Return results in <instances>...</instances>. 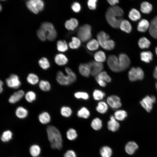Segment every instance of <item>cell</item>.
I'll list each match as a JSON object with an SVG mask.
<instances>
[{"label":"cell","mask_w":157,"mask_h":157,"mask_svg":"<svg viewBox=\"0 0 157 157\" xmlns=\"http://www.w3.org/2000/svg\"><path fill=\"white\" fill-rule=\"evenodd\" d=\"M96 109L97 111L100 113H105L108 109V104L105 101H100L98 103Z\"/></svg>","instance_id":"cell-27"},{"label":"cell","mask_w":157,"mask_h":157,"mask_svg":"<svg viewBox=\"0 0 157 157\" xmlns=\"http://www.w3.org/2000/svg\"><path fill=\"white\" fill-rule=\"evenodd\" d=\"M118 58L121 72L128 68L131 64V61L127 55L123 53H120L119 55Z\"/></svg>","instance_id":"cell-11"},{"label":"cell","mask_w":157,"mask_h":157,"mask_svg":"<svg viewBox=\"0 0 157 157\" xmlns=\"http://www.w3.org/2000/svg\"><path fill=\"white\" fill-rule=\"evenodd\" d=\"M153 54L150 51H143L140 53L142 61L146 63H149L153 58Z\"/></svg>","instance_id":"cell-23"},{"label":"cell","mask_w":157,"mask_h":157,"mask_svg":"<svg viewBox=\"0 0 157 157\" xmlns=\"http://www.w3.org/2000/svg\"><path fill=\"white\" fill-rule=\"evenodd\" d=\"M29 151L32 156L33 157H37L40 154L41 149L38 145L33 144L30 147Z\"/></svg>","instance_id":"cell-40"},{"label":"cell","mask_w":157,"mask_h":157,"mask_svg":"<svg viewBox=\"0 0 157 157\" xmlns=\"http://www.w3.org/2000/svg\"><path fill=\"white\" fill-rule=\"evenodd\" d=\"M97 38L99 45L104 49L110 51L114 48L115 46L114 41L110 39L109 35L104 31H101L98 32Z\"/></svg>","instance_id":"cell-3"},{"label":"cell","mask_w":157,"mask_h":157,"mask_svg":"<svg viewBox=\"0 0 157 157\" xmlns=\"http://www.w3.org/2000/svg\"><path fill=\"white\" fill-rule=\"evenodd\" d=\"M24 96L26 100L30 103L34 101L36 98V94L33 91H28Z\"/></svg>","instance_id":"cell-43"},{"label":"cell","mask_w":157,"mask_h":157,"mask_svg":"<svg viewBox=\"0 0 157 157\" xmlns=\"http://www.w3.org/2000/svg\"><path fill=\"white\" fill-rule=\"evenodd\" d=\"M107 102L108 105L113 109H118L122 105L120 98L117 96L115 95L108 96L107 98Z\"/></svg>","instance_id":"cell-13"},{"label":"cell","mask_w":157,"mask_h":157,"mask_svg":"<svg viewBox=\"0 0 157 157\" xmlns=\"http://www.w3.org/2000/svg\"><path fill=\"white\" fill-rule=\"evenodd\" d=\"M138 146L134 142L130 141L128 142L125 146L126 152L130 155L133 154L138 148Z\"/></svg>","instance_id":"cell-22"},{"label":"cell","mask_w":157,"mask_h":157,"mask_svg":"<svg viewBox=\"0 0 157 157\" xmlns=\"http://www.w3.org/2000/svg\"><path fill=\"white\" fill-rule=\"evenodd\" d=\"M149 32L151 36L157 39V16H155L150 21Z\"/></svg>","instance_id":"cell-14"},{"label":"cell","mask_w":157,"mask_h":157,"mask_svg":"<svg viewBox=\"0 0 157 157\" xmlns=\"http://www.w3.org/2000/svg\"><path fill=\"white\" fill-rule=\"evenodd\" d=\"M15 114L16 116L19 119H24L27 116L28 111L24 107L19 106L17 107L16 109Z\"/></svg>","instance_id":"cell-21"},{"label":"cell","mask_w":157,"mask_h":157,"mask_svg":"<svg viewBox=\"0 0 157 157\" xmlns=\"http://www.w3.org/2000/svg\"><path fill=\"white\" fill-rule=\"evenodd\" d=\"M91 126L94 130H98L100 129L102 126V120L98 118H95L92 121Z\"/></svg>","instance_id":"cell-39"},{"label":"cell","mask_w":157,"mask_h":157,"mask_svg":"<svg viewBox=\"0 0 157 157\" xmlns=\"http://www.w3.org/2000/svg\"><path fill=\"white\" fill-rule=\"evenodd\" d=\"M57 36V33L55 29L51 31L47 35V39L49 41L53 40L56 38Z\"/></svg>","instance_id":"cell-53"},{"label":"cell","mask_w":157,"mask_h":157,"mask_svg":"<svg viewBox=\"0 0 157 157\" xmlns=\"http://www.w3.org/2000/svg\"><path fill=\"white\" fill-rule=\"evenodd\" d=\"M99 44L97 40L95 39H92L89 40L86 44L87 48L90 51H93L97 50Z\"/></svg>","instance_id":"cell-31"},{"label":"cell","mask_w":157,"mask_h":157,"mask_svg":"<svg viewBox=\"0 0 157 157\" xmlns=\"http://www.w3.org/2000/svg\"><path fill=\"white\" fill-rule=\"evenodd\" d=\"M77 35L81 42H84L88 41L92 36L91 26L85 24L81 26L78 29Z\"/></svg>","instance_id":"cell-4"},{"label":"cell","mask_w":157,"mask_h":157,"mask_svg":"<svg viewBox=\"0 0 157 157\" xmlns=\"http://www.w3.org/2000/svg\"><path fill=\"white\" fill-rule=\"evenodd\" d=\"M129 80L131 82L137 80H142L144 78V73L142 69L140 67H132L128 73Z\"/></svg>","instance_id":"cell-5"},{"label":"cell","mask_w":157,"mask_h":157,"mask_svg":"<svg viewBox=\"0 0 157 157\" xmlns=\"http://www.w3.org/2000/svg\"><path fill=\"white\" fill-rule=\"evenodd\" d=\"M107 64L110 69L115 72H121L118 57L114 55H109L107 59Z\"/></svg>","instance_id":"cell-8"},{"label":"cell","mask_w":157,"mask_h":157,"mask_svg":"<svg viewBox=\"0 0 157 157\" xmlns=\"http://www.w3.org/2000/svg\"><path fill=\"white\" fill-rule=\"evenodd\" d=\"M60 113L63 116L66 117H68L71 115L72 111L70 107L64 106H62L61 108Z\"/></svg>","instance_id":"cell-44"},{"label":"cell","mask_w":157,"mask_h":157,"mask_svg":"<svg viewBox=\"0 0 157 157\" xmlns=\"http://www.w3.org/2000/svg\"><path fill=\"white\" fill-rule=\"evenodd\" d=\"M66 136L68 139L72 140H75L77 138V134L76 131L75 129L70 128L67 131Z\"/></svg>","instance_id":"cell-49"},{"label":"cell","mask_w":157,"mask_h":157,"mask_svg":"<svg viewBox=\"0 0 157 157\" xmlns=\"http://www.w3.org/2000/svg\"><path fill=\"white\" fill-rule=\"evenodd\" d=\"M155 86H156V89L157 90V81L156 83Z\"/></svg>","instance_id":"cell-60"},{"label":"cell","mask_w":157,"mask_h":157,"mask_svg":"<svg viewBox=\"0 0 157 157\" xmlns=\"http://www.w3.org/2000/svg\"><path fill=\"white\" fill-rule=\"evenodd\" d=\"M6 83L8 87L14 89L18 88L21 85L19 76L14 74H11L6 79Z\"/></svg>","instance_id":"cell-9"},{"label":"cell","mask_w":157,"mask_h":157,"mask_svg":"<svg viewBox=\"0 0 157 157\" xmlns=\"http://www.w3.org/2000/svg\"><path fill=\"white\" fill-rule=\"evenodd\" d=\"M97 0H89L88 1V6L91 10H94L96 9L97 7Z\"/></svg>","instance_id":"cell-52"},{"label":"cell","mask_w":157,"mask_h":157,"mask_svg":"<svg viewBox=\"0 0 157 157\" xmlns=\"http://www.w3.org/2000/svg\"><path fill=\"white\" fill-rule=\"evenodd\" d=\"M155 53H156V54L157 55V46L155 48Z\"/></svg>","instance_id":"cell-59"},{"label":"cell","mask_w":157,"mask_h":157,"mask_svg":"<svg viewBox=\"0 0 157 157\" xmlns=\"http://www.w3.org/2000/svg\"><path fill=\"white\" fill-rule=\"evenodd\" d=\"M56 78L58 83L61 85H68L73 83L69 76L61 71L57 72Z\"/></svg>","instance_id":"cell-12"},{"label":"cell","mask_w":157,"mask_h":157,"mask_svg":"<svg viewBox=\"0 0 157 157\" xmlns=\"http://www.w3.org/2000/svg\"><path fill=\"white\" fill-rule=\"evenodd\" d=\"M95 79L100 86L102 87H105L107 83L102 80L96 77H95Z\"/></svg>","instance_id":"cell-56"},{"label":"cell","mask_w":157,"mask_h":157,"mask_svg":"<svg viewBox=\"0 0 157 157\" xmlns=\"http://www.w3.org/2000/svg\"><path fill=\"white\" fill-rule=\"evenodd\" d=\"M140 10L142 13L148 14L152 10V5L147 1L143 2L140 4Z\"/></svg>","instance_id":"cell-28"},{"label":"cell","mask_w":157,"mask_h":157,"mask_svg":"<svg viewBox=\"0 0 157 157\" xmlns=\"http://www.w3.org/2000/svg\"><path fill=\"white\" fill-rule=\"evenodd\" d=\"M114 116L116 120L122 121L127 117V113L124 110H118L114 113Z\"/></svg>","instance_id":"cell-35"},{"label":"cell","mask_w":157,"mask_h":157,"mask_svg":"<svg viewBox=\"0 0 157 157\" xmlns=\"http://www.w3.org/2000/svg\"><path fill=\"white\" fill-rule=\"evenodd\" d=\"M100 153L101 157H110L112 155V151L109 147L105 146L101 149Z\"/></svg>","instance_id":"cell-37"},{"label":"cell","mask_w":157,"mask_h":157,"mask_svg":"<svg viewBox=\"0 0 157 157\" xmlns=\"http://www.w3.org/2000/svg\"><path fill=\"white\" fill-rule=\"evenodd\" d=\"M38 64L40 67L44 70L48 69L50 67V64L48 60L45 57L40 59L38 61Z\"/></svg>","instance_id":"cell-45"},{"label":"cell","mask_w":157,"mask_h":157,"mask_svg":"<svg viewBox=\"0 0 157 157\" xmlns=\"http://www.w3.org/2000/svg\"><path fill=\"white\" fill-rule=\"evenodd\" d=\"M13 134L10 130H7L3 132L1 136V140L4 142H8L12 138Z\"/></svg>","instance_id":"cell-46"},{"label":"cell","mask_w":157,"mask_h":157,"mask_svg":"<svg viewBox=\"0 0 157 157\" xmlns=\"http://www.w3.org/2000/svg\"><path fill=\"white\" fill-rule=\"evenodd\" d=\"M78 22L76 18H72L67 20L65 23L66 28L69 31H73L78 26Z\"/></svg>","instance_id":"cell-18"},{"label":"cell","mask_w":157,"mask_h":157,"mask_svg":"<svg viewBox=\"0 0 157 157\" xmlns=\"http://www.w3.org/2000/svg\"><path fill=\"white\" fill-rule=\"evenodd\" d=\"M65 70L66 74L70 78L73 83L75 81L76 79V76L75 73L69 67H66Z\"/></svg>","instance_id":"cell-50"},{"label":"cell","mask_w":157,"mask_h":157,"mask_svg":"<svg viewBox=\"0 0 157 157\" xmlns=\"http://www.w3.org/2000/svg\"><path fill=\"white\" fill-rule=\"evenodd\" d=\"M57 48L59 51L65 52L68 49V46L65 40H59L57 43Z\"/></svg>","instance_id":"cell-38"},{"label":"cell","mask_w":157,"mask_h":157,"mask_svg":"<svg viewBox=\"0 0 157 157\" xmlns=\"http://www.w3.org/2000/svg\"><path fill=\"white\" fill-rule=\"evenodd\" d=\"M24 95V91L22 90H19L14 92L9 97L8 102L11 104H15L19 101Z\"/></svg>","instance_id":"cell-15"},{"label":"cell","mask_w":157,"mask_h":157,"mask_svg":"<svg viewBox=\"0 0 157 157\" xmlns=\"http://www.w3.org/2000/svg\"><path fill=\"white\" fill-rule=\"evenodd\" d=\"M38 86L40 89L44 92L49 91L51 89L50 83L47 80H41L40 81Z\"/></svg>","instance_id":"cell-36"},{"label":"cell","mask_w":157,"mask_h":157,"mask_svg":"<svg viewBox=\"0 0 157 157\" xmlns=\"http://www.w3.org/2000/svg\"><path fill=\"white\" fill-rule=\"evenodd\" d=\"M28 9L35 14H37L42 10L44 8V3L41 0H30L26 3Z\"/></svg>","instance_id":"cell-6"},{"label":"cell","mask_w":157,"mask_h":157,"mask_svg":"<svg viewBox=\"0 0 157 157\" xmlns=\"http://www.w3.org/2000/svg\"><path fill=\"white\" fill-rule=\"evenodd\" d=\"M71 41L69 43V45L70 48L72 49H77L81 46V41L78 38L73 37L72 38Z\"/></svg>","instance_id":"cell-34"},{"label":"cell","mask_w":157,"mask_h":157,"mask_svg":"<svg viewBox=\"0 0 157 157\" xmlns=\"http://www.w3.org/2000/svg\"><path fill=\"white\" fill-rule=\"evenodd\" d=\"M156 100L154 95H147L140 101V103L147 112L149 113L152 109L153 104L156 102Z\"/></svg>","instance_id":"cell-7"},{"label":"cell","mask_w":157,"mask_h":157,"mask_svg":"<svg viewBox=\"0 0 157 157\" xmlns=\"http://www.w3.org/2000/svg\"><path fill=\"white\" fill-rule=\"evenodd\" d=\"M47 34L51 30L55 29L53 24L49 22H45L42 23L40 28Z\"/></svg>","instance_id":"cell-41"},{"label":"cell","mask_w":157,"mask_h":157,"mask_svg":"<svg viewBox=\"0 0 157 157\" xmlns=\"http://www.w3.org/2000/svg\"><path fill=\"white\" fill-rule=\"evenodd\" d=\"M138 44L139 47L143 49L149 48L151 45V42L147 38L144 37L139 40Z\"/></svg>","instance_id":"cell-33"},{"label":"cell","mask_w":157,"mask_h":157,"mask_svg":"<svg viewBox=\"0 0 157 157\" xmlns=\"http://www.w3.org/2000/svg\"><path fill=\"white\" fill-rule=\"evenodd\" d=\"M128 16L132 21H136L140 19L141 15L138 10L135 8H132L129 11Z\"/></svg>","instance_id":"cell-29"},{"label":"cell","mask_w":157,"mask_h":157,"mask_svg":"<svg viewBox=\"0 0 157 157\" xmlns=\"http://www.w3.org/2000/svg\"><path fill=\"white\" fill-rule=\"evenodd\" d=\"M1 5H0V10H1Z\"/></svg>","instance_id":"cell-61"},{"label":"cell","mask_w":157,"mask_h":157,"mask_svg":"<svg viewBox=\"0 0 157 157\" xmlns=\"http://www.w3.org/2000/svg\"><path fill=\"white\" fill-rule=\"evenodd\" d=\"M38 118L40 122L43 124L49 123L51 119L50 114L46 111H44L40 114Z\"/></svg>","instance_id":"cell-25"},{"label":"cell","mask_w":157,"mask_h":157,"mask_svg":"<svg viewBox=\"0 0 157 157\" xmlns=\"http://www.w3.org/2000/svg\"><path fill=\"white\" fill-rule=\"evenodd\" d=\"M119 124L117 121L114 116L112 115L110 116V120L107 123V127L108 129L113 132L117 131L119 127Z\"/></svg>","instance_id":"cell-16"},{"label":"cell","mask_w":157,"mask_h":157,"mask_svg":"<svg viewBox=\"0 0 157 157\" xmlns=\"http://www.w3.org/2000/svg\"><path fill=\"white\" fill-rule=\"evenodd\" d=\"M90 113L88 109L85 107H81L77 112V115L79 117L87 119L90 116Z\"/></svg>","instance_id":"cell-32"},{"label":"cell","mask_w":157,"mask_h":157,"mask_svg":"<svg viewBox=\"0 0 157 157\" xmlns=\"http://www.w3.org/2000/svg\"><path fill=\"white\" fill-rule=\"evenodd\" d=\"M71 8L74 12L77 13L79 12L81 10V6L79 2L77 1L74 2L72 4Z\"/></svg>","instance_id":"cell-51"},{"label":"cell","mask_w":157,"mask_h":157,"mask_svg":"<svg viewBox=\"0 0 157 157\" xmlns=\"http://www.w3.org/2000/svg\"><path fill=\"white\" fill-rule=\"evenodd\" d=\"M95 77L102 80L106 83H109L111 81V77L105 71H102Z\"/></svg>","instance_id":"cell-47"},{"label":"cell","mask_w":157,"mask_h":157,"mask_svg":"<svg viewBox=\"0 0 157 157\" xmlns=\"http://www.w3.org/2000/svg\"><path fill=\"white\" fill-rule=\"evenodd\" d=\"M94 57L95 61L100 63L104 62L106 60L105 53L101 50L96 51L94 54Z\"/></svg>","instance_id":"cell-26"},{"label":"cell","mask_w":157,"mask_h":157,"mask_svg":"<svg viewBox=\"0 0 157 157\" xmlns=\"http://www.w3.org/2000/svg\"><path fill=\"white\" fill-rule=\"evenodd\" d=\"M78 68L80 74L84 77H89L91 74V70L87 63L80 64Z\"/></svg>","instance_id":"cell-17"},{"label":"cell","mask_w":157,"mask_h":157,"mask_svg":"<svg viewBox=\"0 0 157 157\" xmlns=\"http://www.w3.org/2000/svg\"><path fill=\"white\" fill-rule=\"evenodd\" d=\"M47 131L51 147L53 149H61L63 141L59 131L54 126H49L47 127Z\"/></svg>","instance_id":"cell-2"},{"label":"cell","mask_w":157,"mask_h":157,"mask_svg":"<svg viewBox=\"0 0 157 157\" xmlns=\"http://www.w3.org/2000/svg\"><path fill=\"white\" fill-rule=\"evenodd\" d=\"M55 63L60 66L64 65L67 63L68 59L64 54L59 53L57 54L54 58Z\"/></svg>","instance_id":"cell-20"},{"label":"cell","mask_w":157,"mask_h":157,"mask_svg":"<svg viewBox=\"0 0 157 157\" xmlns=\"http://www.w3.org/2000/svg\"><path fill=\"white\" fill-rule=\"evenodd\" d=\"M87 63L91 70V74L92 76L95 77L103 70L104 66L102 63L93 60Z\"/></svg>","instance_id":"cell-10"},{"label":"cell","mask_w":157,"mask_h":157,"mask_svg":"<svg viewBox=\"0 0 157 157\" xmlns=\"http://www.w3.org/2000/svg\"><path fill=\"white\" fill-rule=\"evenodd\" d=\"M27 82L31 85H35L39 82V78L36 74L33 73H30L27 75L26 78Z\"/></svg>","instance_id":"cell-30"},{"label":"cell","mask_w":157,"mask_h":157,"mask_svg":"<svg viewBox=\"0 0 157 157\" xmlns=\"http://www.w3.org/2000/svg\"><path fill=\"white\" fill-rule=\"evenodd\" d=\"M119 28L123 31L127 33H130L132 31V26L127 20L123 19L121 22Z\"/></svg>","instance_id":"cell-24"},{"label":"cell","mask_w":157,"mask_h":157,"mask_svg":"<svg viewBox=\"0 0 157 157\" xmlns=\"http://www.w3.org/2000/svg\"><path fill=\"white\" fill-rule=\"evenodd\" d=\"M64 157H76V153L72 150L67 151L64 154Z\"/></svg>","instance_id":"cell-55"},{"label":"cell","mask_w":157,"mask_h":157,"mask_svg":"<svg viewBox=\"0 0 157 157\" xmlns=\"http://www.w3.org/2000/svg\"><path fill=\"white\" fill-rule=\"evenodd\" d=\"M108 3L112 6H115V5L119 3L118 0H108Z\"/></svg>","instance_id":"cell-57"},{"label":"cell","mask_w":157,"mask_h":157,"mask_svg":"<svg viewBox=\"0 0 157 157\" xmlns=\"http://www.w3.org/2000/svg\"><path fill=\"white\" fill-rule=\"evenodd\" d=\"M37 35L39 39L42 41H44L47 39L46 33L40 28L38 30Z\"/></svg>","instance_id":"cell-54"},{"label":"cell","mask_w":157,"mask_h":157,"mask_svg":"<svg viewBox=\"0 0 157 157\" xmlns=\"http://www.w3.org/2000/svg\"><path fill=\"white\" fill-rule=\"evenodd\" d=\"M92 96L94 99L97 101L102 99L105 96V93L102 90L96 89L93 92Z\"/></svg>","instance_id":"cell-42"},{"label":"cell","mask_w":157,"mask_h":157,"mask_svg":"<svg viewBox=\"0 0 157 157\" xmlns=\"http://www.w3.org/2000/svg\"><path fill=\"white\" fill-rule=\"evenodd\" d=\"M149 25L150 23L147 19H142L138 23L137 29L140 32H145L149 28Z\"/></svg>","instance_id":"cell-19"},{"label":"cell","mask_w":157,"mask_h":157,"mask_svg":"<svg viewBox=\"0 0 157 157\" xmlns=\"http://www.w3.org/2000/svg\"><path fill=\"white\" fill-rule=\"evenodd\" d=\"M75 98L78 99H82L85 100H88L89 98L88 94L85 92L78 91L75 92L74 94Z\"/></svg>","instance_id":"cell-48"},{"label":"cell","mask_w":157,"mask_h":157,"mask_svg":"<svg viewBox=\"0 0 157 157\" xmlns=\"http://www.w3.org/2000/svg\"><path fill=\"white\" fill-rule=\"evenodd\" d=\"M3 82L1 80L0 81V92L1 93L3 91Z\"/></svg>","instance_id":"cell-58"},{"label":"cell","mask_w":157,"mask_h":157,"mask_svg":"<svg viewBox=\"0 0 157 157\" xmlns=\"http://www.w3.org/2000/svg\"><path fill=\"white\" fill-rule=\"evenodd\" d=\"M124 12L123 9L118 6L109 7L105 13L106 19L109 24L115 28H119L120 24L124 19Z\"/></svg>","instance_id":"cell-1"}]
</instances>
